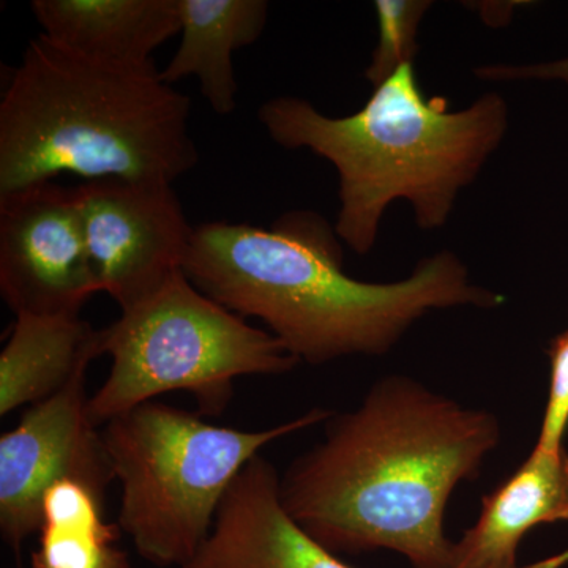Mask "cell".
<instances>
[{
  "mask_svg": "<svg viewBox=\"0 0 568 568\" xmlns=\"http://www.w3.org/2000/svg\"><path fill=\"white\" fill-rule=\"evenodd\" d=\"M499 418L405 375L383 377L361 405L280 476L291 518L328 551L388 549L414 568H452L444 517L452 493L500 443Z\"/></svg>",
  "mask_w": 568,
  "mask_h": 568,
  "instance_id": "6da1fadb",
  "label": "cell"
},
{
  "mask_svg": "<svg viewBox=\"0 0 568 568\" xmlns=\"http://www.w3.org/2000/svg\"><path fill=\"white\" fill-rule=\"evenodd\" d=\"M338 239L312 211L284 213L271 230L207 222L194 226L182 272L224 308L263 321L298 362L312 365L390 353L435 310L504 304V295L470 282L447 250L399 282H361L343 268Z\"/></svg>",
  "mask_w": 568,
  "mask_h": 568,
  "instance_id": "7a4b0ae2",
  "label": "cell"
},
{
  "mask_svg": "<svg viewBox=\"0 0 568 568\" xmlns=\"http://www.w3.org/2000/svg\"><path fill=\"white\" fill-rule=\"evenodd\" d=\"M200 162L190 99L153 62L89 58L40 33L0 102V197L58 175L173 185Z\"/></svg>",
  "mask_w": 568,
  "mask_h": 568,
  "instance_id": "3957f363",
  "label": "cell"
},
{
  "mask_svg": "<svg viewBox=\"0 0 568 568\" xmlns=\"http://www.w3.org/2000/svg\"><path fill=\"white\" fill-rule=\"evenodd\" d=\"M284 149H308L338 173L336 235L353 252L375 248L388 205H413L422 230H439L506 136V100L484 93L462 111L428 97L414 62L403 63L354 114L328 118L298 97H276L257 111Z\"/></svg>",
  "mask_w": 568,
  "mask_h": 568,
  "instance_id": "277c9868",
  "label": "cell"
},
{
  "mask_svg": "<svg viewBox=\"0 0 568 568\" xmlns=\"http://www.w3.org/2000/svg\"><path fill=\"white\" fill-rule=\"evenodd\" d=\"M332 410H308L274 428L245 432L149 402L103 425L104 450L121 484L118 526L142 559L185 567L211 536L227 489L261 448L313 425Z\"/></svg>",
  "mask_w": 568,
  "mask_h": 568,
  "instance_id": "5b68a950",
  "label": "cell"
},
{
  "mask_svg": "<svg viewBox=\"0 0 568 568\" xmlns=\"http://www.w3.org/2000/svg\"><path fill=\"white\" fill-rule=\"evenodd\" d=\"M100 349L112 364L89 403L97 426L170 392H186L205 416H220L237 377L286 375L301 364L271 332L212 301L183 272L102 328Z\"/></svg>",
  "mask_w": 568,
  "mask_h": 568,
  "instance_id": "8992f818",
  "label": "cell"
},
{
  "mask_svg": "<svg viewBox=\"0 0 568 568\" xmlns=\"http://www.w3.org/2000/svg\"><path fill=\"white\" fill-rule=\"evenodd\" d=\"M74 190L97 291L122 312L182 272L194 226L173 185L99 179Z\"/></svg>",
  "mask_w": 568,
  "mask_h": 568,
  "instance_id": "52a82bcc",
  "label": "cell"
},
{
  "mask_svg": "<svg viewBox=\"0 0 568 568\" xmlns=\"http://www.w3.org/2000/svg\"><path fill=\"white\" fill-rule=\"evenodd\" d=\"M88 373L47 402L29 407L0 436V530L17 556L40 529L44 493L65 478L85 481L106 495L114 480L102 429L92 420Z\"/></svg>",
  "mask_w": 568,
  "mask_h": 568,
  "instance_id": "ba28073f",
  "label": "cell"
},
{
  "mask_svg": "<svg viewBox=\"0 0 568 568\" xmlns=\"http://www.w3.org/2000/svg\"><path fill=\"white\" fill-rule=\"evenodd\" d=\"M0 293L14 315H80L97 291L77 190L0 197Z\"/></svg>",
  "mask_w": 568,
  "mask_h": 568,
  "instance_id": "9c48e42d",
  "label": "cell"
},
{
  "mask_svg": "<svg viewBox=\"0 0 568 568\" xmlns=\"http://www.w3.org/2000/svg\"><path fill=\"white\" fill-rule=\"evenodd\" d=\"M182 568H353L310 537L283 507L280 474L257 455L216 511L211 536Z\"/></svg>",
  "mask_w": 568,
  "mask_h": 568,
  "instance_id": "30bf717a",
  "label": "cell"
},
{
  "mask_svg": "<svg viewBox=\"0 0 568 568\" xmlns=\"http://www.w3.org/2000/svg\"><path fill=\"white\" fill-rule=\"evenodd\" d=\"M568 519V452L534 447L521 466L481 499L476 525L455 541L452 568H515L530 529Z\"/></svg>",
  "mask_w": 568,
  "mask_h": 568,
  "instance_id": "8fae6325",
  "label": "cell"
},
{
  "mask_svg": "<svg viewBox=\"0 0 568 568\" xmlns=\"http://www.w3.org/2000/svg\"><path fill=\"white\" fill-rule=\"evenodd\" d=\"M43 36L89 58L152 62V52L181 33L179 0H33Z\"/></svg>",
  "mask_w": 568,
  "mask_h": 568,
  "instance_id": "7c38bea8",
  "label": "cell"
},
{
  "mask_svg": "<svg viewBox=\"0 0 568 568\" xmlns=\"http://www.w3.org/2000/svg\"><path fill=\"white\" fill-rule=\"evenodd\" d=\"M99 357L100 331L80 315H17L0 353V416L47 402Z\"/></svg>",
  "mask_w": 568,
  "mask_h": 568,
  "instance_id": "4fadbf2b",
  "label": "cell"
},
{
  "mask_svg": "<svg viewBox=\"0 0 568 568\" xmlns=\"http://www.w3.org/2000/svg\"><path fill=\"white\" fill-rule=\"evenodd\" d=\"M181 44L160 70L173 85L196 77L205 102L220 115L237 108L234 52L263 36L268 18L265 0H179Z\"/></svg>",
  "mask_w": 568,
  "mask_h": 568,
  "instance_id": "5bb4252c",
  "label": "cell"
},
{
  "mask_svg": "<svg viewBox=\"0 0 568 568\" xmlns=\"http://www.w3.org/2000/svg\"><path fill=\"white\" fill-rule=\"evenodd\" d=\"M104 493L74 478L52 485L41 500L32 568H133L118 547L121 528L104 519Z\"/></svg>",
  "mask_w": 568,
  "mask_h": 568,
  "instance_id": "9a60e30c",
  "label": "cell"
},
{
  "mask_svg": "<svg viewBox=\"0 0 568 568\" xmlns=\"http://www.w3.org/2000/svg\"><path fill=\"white\" fill-rule=\"evenodd\" d=\"M432 6L429 0L375 2L379 40L373 51L372 63L365 70V78L373 85L386 81L403 63L414 62L418 26Z\"/></svg>",
  "mask_w": 568,
  "mask_h": 568,
  "instance_id": "2e32d148",
  "label": "cell"
},
{
  "mask_svg": "<svg viewBox=\"0 0 568 568\" xmlns=\"http://www.w3.org/2000/svg\"><path fill=\"white\" fill-rule=\"evenodd\" d=\"M548 355V402L536 447L559 450L568 428V331L552 339Z\"/></svg>",
  "mask_w": 568,
  "mask_h": 568,
  "instance_id": "e0dca14e",
  "label": "cell"
},
{
  "mask_svg": "<svg viewBox=\"0 0 568 568\" xmlns=\"http://www.w3.org/2000/svg\"><path fill=\"white\" fill-rule=\"evenodd\" d=\"M474 73L480 80L487 81H562L568 85V55L558 61L534 63V65L478 67Z\"/></svg>",
  "mask_w": 568,
  "mask_h": 568,
  "instance_id": "ac0fdd59",
  "label": "cell"
},
{
  "mask_svg": "<svg viewBox=\"0 0 568 568\" xmlns=\"http://www.w3.org/2000/svg\"><path fill=\"white\" fill-rule=\"evenodd\" d=\"M568 564V549L567 551L559 552V555L549 556L547 559L538 560V562L529 564V566L525 567H515V568H562Z\"/></svg>",
  "mask_w": 568,
  "mask_h": 568,
  "instance_id": "d6986e66",
  "label": "cell"
}]
</instances>
